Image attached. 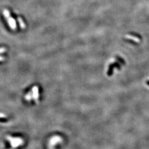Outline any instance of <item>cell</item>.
I'll return each mask as SVG.
<instances>
[{"label": "cell", "instance_id": "cell-1", "mask_svg": "<svg viewBox=\"0 0 149 149\" xmlns=\"http://www.w3.org/2000/svg\"><path fill=\"white\" fill-rule=\"evenodd\" d=\"M7 139L10 143V145L13 148H17L20 146L22 145L23 140L21 138L12 137V136H7Z\"/></svg>", "mask_w": 149, "mask_h": 149}, {"label": "cell", "instance_id": "cell-2", "mask_svg": "<svg viewBox=\"0 0 149 149\" xmlns=\"http://www.w3.org/2000/svg\"><path fill=\"white\" fill-rule=\"evenodd\" d=\"M7 22L8 23V25L10 27L11 29L12 30H15L17 28V24L16 22L15 19L12 17H10L8 18L7 19Z\"/></svg>", "mask_w": 149, "mask_h": 149}, {"label": "cell", "instance_id": "cell-3", "mask_svg": "<svg viewBox=\"0 0 149 149\" xmlns=\"http://www.w3.org/2000/svg\"><path fill=\"white\" fill-rule=\"evenodd\" d=\"M32 92L33 94V98L34 100L37 101L39 98V88L38 86H34L32 89Z\"/></svg>", "mask_w": 149, "mask_h": 149}, {"label": "cell", "instance_id": "cell-4", "mask_svg": "<svg viewBox=\"0 0 149 149\" xmlns=\"http://www.w3.org/2000/svg\"><path fill=\"white\" fill-rule=\"evenodd\" d=\"M114 68V66L113 65V64H111L109 65V67H108V70L107 72V75L108 76H111L113 75Z\"/></svg>", "mask_w": 149, "mask_h": 149}, {"label": "cell", "instance_id": "cell-5", "mask_svg": "<svg viewBox=\"0 0 149 149\" xmlns=\"http://www.w3.org/2000/svg\"><path fill=\"white\" fill-rule=\"evenodd\" d=\"M17 19H18V22L19 24L20 27H21V29H25V28H26V24H25L24 22H23L22 18H21V17H18Z\"/></svg>", "mask_w": 149, "mask_h": 149}, {"label": "cell", "instance_id": "cell-6", "mask_svg": "<svg viewBox=\"0 0 149 149\" xmlns=\"http://www.w3.org/2000/svg\"><path fill=\"white\" fill-rule=\"evenodd\" d=\"M33 98V94H32V92L30 91L28 92V93L27 94V95L25 96V99L26 100L28 101H30Z\"/></svg>", "mask_w": 149, "mask_h": 149}, {"label": "cell", "instance_id": "cell-7", "mask_svg": "<svg viewBox=\"0 0 149 149\" xmlns=\"http://www.w3.org/2000/svg\"><path fill=\"white\" fill-rule=\"evenodd\" d=\"M129 35H131V36H133V37H134L135 38H138V39H139V40H141V39H142L141 36L139 34L137 33L129 32Z\"/></svg>", "mask_w": 149, "mask_h": 149}, {"label": "cell", "instance_id": "cell-8", "mask_svg": "<svg viewBox=\"0 0 149 149\" xmlns=\"http://www.w3.org/2000/svg\"><path fill=\"white\" fill-rule=\"evenodd\" d=\"M124 40L125 42H127V43L131 44H133V45H138V43H137V42H136L135 41H134V40H132V39H128V38H125V39H124Z\"/></svg>", "mask_w": 149, "mask_h": 149}, {"label": "cell", "instance_id": "cell-9", "mask_svg": "<svg viewBox=\"0 0 149 149\" xmlns=\"http://www.w3.org/2000/svg\"><path fill=\"white\" fill-rule=\"evenodd\" d=\"M3 15H4V17L6 19L8 18L9 17H11L10 15V12H9L7 10V9H4V11H3Z\"/></svg>", "mask_w": 149, "mask_h": 149}, {"label": "cell", "instance_id": "cell-10", "mask_svg": "<svg viewBox=\"0 0 149 149\" xmlns=\"http://www.w3.org/2000/svg\"><path fill=\"white\" fill-rule=\"evenodd\" d=\"M115 59H117V60L119 62V63L123 64V65H125V61L123 59V58H122L121 57H120V56H116Z\"/></svg>", "mask_w": 149, "mask_h": 149}, {"label": "cell", "instance_id": "cell-11", "mask_svg": "<svg viewBox=\"0 0 149 149\" xmlns=\"http://www.w3.org/2000/svg\"><path fill=\"white\" fill-rule=\"evenodd\" d=\"M113 65L114 66V67H116L118 70H120L121 69V66H120V64L118 62H113Z\"/></svg>", "mask_w": 149, "mask_h": 149}, {"label": "cell", "instance_id": "cell-12", "mask_svg": "<svg viewBox=\"0 0 149 149\" xmlns=\"http://www.w3.org/2000/svg\"><path fill=\"white\" fill-rule=\"evenodd\" d=\"M6 51V49L5 48H4V47H1V48H0V54L5 53Z\"/></svg>", "mask_w": 149, "mask_h": 149}, {"label": "cell", "instance_id": "cell-13", "mask_svg": "<svg viewBox=\"0 0 149 149\" xmlns=\"http://www.w3.org/2000/svg\"><path fill=\"white\" fill-rule=\"evenodd\" d=\"M4 60H5V58L4 56L0 55V61H4Z\"/></svg>", "mask_w": 149, "mask_h": 149}, {"label": "cell", "instance_id": "cell-14", "mask_svg": "<svg viewBox=\"0 0 149 149\" xmlns=\"http://www.w3.org/2000/svg\"><path fill=\"white\" fill-rule=\"evenodd\" d=\"M6 117V115L3 113H0V118H4Z\"/></svg>", "mask_w": 149, "mask_h": 149}, {"label": "cell", "instance_id": "cell-15", "mask_svg": "<svg viewBox=\"0 0 149 149\" xmlns=\"http://www.w3.org/2000/svg\"><path fill=\"white\" fill-rule=\"evenodd\" d=\"M146 84H147V85H149V80L146 81Z\"/></svg>", "mask_w": 149, "mask_h": 149}]
</instances>
